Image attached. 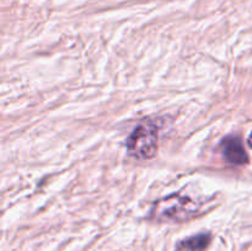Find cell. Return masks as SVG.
<instances>
[{
	"label": "cell",
	"instance_id": "1",
	"mask_svg": "<svg viewBox=\"0 0 252 251\" xmlns=\"http://www.w3.org/2000/svg\"><path fill=\"white\" fill-rule=\"evenodd\" d=\"M198 204L189 196L174 193L157 202L153 209V216L159 220L184 221L189 220L198 213Z\"/></svg>",
	"mask_w": 252,
	"mask_h": 251
},
{
	"label": "cell",
	"instance_id": "2",
	"mask_svg": "<svg viewBox=\"0 0 252 251\" xmlns=\"http://www.w3.org/2000/svg\"><path fill=\"white\" fill-rule=\"evenodd\" d=\"M158 128L152 123L135 127L127 140V150L130 157L140 160L152 159L158 153Z\"/></svg>",
	"mask_w": 252,
	"mask_h": 251
},
{
	"label": "cell",
	"instance_id": "3",
	"mask_svg": "<svg viewBox=\"0 0 252 251\" xmlns=\"http://www.w3.org/2000/svg\"><path fill=\"white\" fill-rule=\"evenodd\" d=\"M221 154L224 159L233 165H244L249 161L248 153L244 148L243 142L236 135H229L220 143Z\"/></svg>",
	"mask_w": 252,
	"mask_h": 251
},
{
	"label": "cell",
	"instance_id": "4",
	"mask_svg": "<svg viewBox=\"0 0 252 251\" xmlns=\"http://www.w3.org/2000/svg\"><path fill=\"white\" fill-rule=\"evenodd\" d=\"M212 240L211 234L202 233L198 235L191 236V238L186 239V240L181 241L177 248V250L181 251H204L209 246Z\"/></svg>",
	"mask_w": 252,
	"mask_h": 251
},
{
	"label": "cell",
	"instance_id": "5",
	"mask_svg": "<svg viewBox=\"0 0 252 251\" xmlns=\"http://www.w3.org/2000/svg\"><path fill=\"white\" fill-rule=\"evenodd\" d=\"M248 143H249V145H250V147L252 148V132H251L250 137H249V140H248Z\"/></svg>",
	"mask_w": 252,
	"mask_h": 251
}]
</instances>
